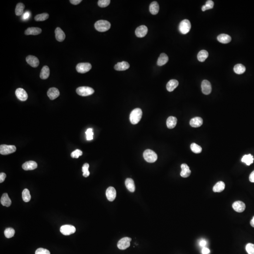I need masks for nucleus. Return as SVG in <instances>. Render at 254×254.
I'll list each match as a JSON object with an SVG mask.
<instances>
[{"label":"nucleus","mask_w":254,"mask_h":254,"mask_svg":"<svg viewBox=\"0 0 254 254\" xmlns=\"http://www.w3.org/2000/svg\"><path fill=\"white\" fill-rule=\"evenodd\" d=\"M225 184L222 181H219L216 184L213 188V191L215 193H220L224 190Z\"/></svg>","instance_id":"obj_31"},{"label":"nucleus","mask_w":254,"mask_h":254,"mask_svg":"<svg viewBox=\"0 0 254 254\" xmlns=\"http://www.w3.org/2000/svg\"><path fill=\"white\" fill-rule=\"evenodd\" d=\"M89 164L88 163H85L83 165L82 167V171L83 172V176L84 177H87L89 176L90 173L89 171Z\"/></svg>","instance_id":"obj_41"},{"label":"nucleus","mask_w":254,"mask_h":254,"mask_svg":"<svg viewBox=\"0 0 254 254\" xmlns=\"http://www.w3.org/2000/svg\"><path fill=\"white\" fill-rule=\"evenodd\" d=\"M42 32V29L38 27H29L25 32V35H36L39 34Z\"/></svg>","instance_id":"obj_19"},{"label":"nucleus","mask_w":254,"mask_h":254,"mask_svg":"<svg viewBox=\"0 0 254 254\" xmlns=\"http://www.w3.org/2000/svg\"><path fill=\"white\" fill-rule=\"evenodd\" d=\"M250 224L252 227H254V217H253V218L250 221Z\"/></svg>","instance_id":"obj_53"},{"label":"nucleus","mask_w":254,"mask_h":254,"mask_svg":"<svg viewBox=\"0 0 254 254\" xmlns=\"http://www.w3.org/2000/svg\"><path fill=\"white\" fill-rule=\"evenodd\" d=\"M142 116V111L141 109L137 108L133 110L130 114V121L133 124H136L141 120Z\"/></svg>","instance_id":"obj_2"},{"label":"nucleus","mask_w":254,"mask_h":254,"mask_svg":"<svg viewBox=\"0 0 254 254\" xmlns=\"http://www.w3.org/2000/svg\"><path fill=\"white\" fill-rule=\"evenodd\" d=\"M26 61L33 68H37L40 63L37 57L32 55L28 56L26 58Z\"/></svg>","instance_id":"obj_13"},{"label":"nucleus","mask_w":254,"mask_h":254,"mask_svg":"<svg viewBox=\"0 0 254 254\" xmlns=\"http://www.w3.org/2000/svg\"><path fill=\"white\" fill-rule=\"evenodd\" d=\"M253 161H254V158L253 156L250 154L245 155L243 156L241 159V161L242 163H246L248 166H249L252 163H253Z\"/></svg>","instance_id":"obj_33"},{"label":"nucleus","mask_w":254,"mask_h":254,"mask_svg":"<svg viewBox=\"0 0 254 254\" xmlns=\"http://www.w3.org/2000/svg\"><path fill=\"white\" fill-rule=\"evenodd\" d=\"M144 158L146 161L149 163H153L155 162L158 159V156L156 153L150 149H147L143 153Z\"/></svg>","instance_id":"obj_3"},{"label":"nucleus","mask_w":254,"mask_h":254,"mask_svg":"<svg viewBox=\"0 0 254 254\" xmlns=\"http://www.w3.org/2000/svg\"><path fill=\"white\" fill-rule=\"evenodd\" d=\"M82 1V0H70V2L71 4H74V5H78V4H80Z\"/></svg>","instance_id":"obj_49"},{"label":"nucleus","mask_w":254,"mask_h":254,"mask_svg":"<svg viewBox=\"0 0 254 254\" xmlns=\"http://www.w3.org/2000/svg\"><path fill=\"white\" fill-rule=\"evenodd\" d=\"M159 5L156 1H153L150 4L149 10L151 13L153 15H156L159 11Z\"/></svg>","instance_id":"obj_30"},{"label":"nucleus","mask_w":254,"mask_h":254,"mask_svg":"<svg viewBox=\"0 0 254 254\" xmlns=\"http://www.w3.org/2000/svg\"><path fill=\"white\" fill-rule=\"evenodd\" d=\"M206 245H207V241L205 240H201L200 242V246L203 247V248L205 247Z\"/></svg>","instance_id":"obj_52"},{"label":"nucleus","mask_w":254,"mask_h":254,"mask_svg":"<svg viewBox=\"0 0 254 254\" xmlns=\"http://www.w3.org/2000/svg\"><path fill=\"white\" fill-rule=\"evenodd\" d=\"M214 2L211 0H208L206 1V4L202 6V11H205L206 10L211 9L214 7Z\"/></svg>","instance_id":"obj_40"},{"label":"nucleus","mask_w":254,"mask_h":254,"mask_svg":"<svg viewBox=\"0 0 254 254\" xmlns=\"http://www.w3.org/2000/svg\"><path fill=\"white\" fill-rule=\"evenodd\" d=\"M16 147L13 145H1L0 146V153L2 155H8L16 152Z\"/></svg>","instance_id":"obj_6"},{"label":"nucleus","mask_w":254,"mask_h":254,"mask_svg":"<svg viewBox=\"0 0 254 254\" xmlns=\"http://www.w3.org/2000/svg\"><path fill=\"white\" fill-rule=\"evenodd\" d=\"M111 27V24L108 21L100 20L96 22L95 28L97 31L100 32L107 31Z\"/></svg>","instance_id":"obj_1"},{"label":"nucleus","mask_w":254,"mask_h":254,"mask_svg":"<svg viewBox=\"0 0 254 254\" xmlns=\"http://www.w3.org/2000/svg\"><path fill=\"white\" fill-rule=\"evenodd\" d=\"M82 152L81 150L76 149L71 153V156L72 158H78L80 156L82 155Z\"/></svg>","instance_id":"obj_44"},{"label":"nucleus","mask_w":254,"mask_h":254,"mask_svg":"<svg viewBox=\"0 0 254 254\" xmlns=\"http://www.w3.org/2000/svg\"><path fill=\"white\" fill-rule=\"evenodd\" d=\"M25 8L24 4L22 3H18L16 5V9H15V13L18 16H20L22 15L24 13V8Z\"/></svg>","instance_id":"obj_35"},{"label":"nucleus","mask_w":254,"mask_h":254,"mask_svg":"<svg viewBox=\"0 0 254 254\" xmlns=\"http://www.w3.org/2000/svg\"><path fill=\"white\" fill-rule=\"evenodd\" d=\"M203 124V120L200 117H196L191 120L190 124L192 127L198 128Z\"/></svg>","instance_id":"obj_22"},{"label":"nucleus","mask_w":254,"mask_h":254,"mask_svg":"<svg viewBox=\"0 0 254 254\" xmlns=\"http://www.w3.org/2000/svg\"><path fill=\"white\" fill-rule=\"evenodd\" d=\"M130 67L129 64L126 61L118 62L115 66V69L116 71H125L127 70Z\"/></svg>","instance_id":"obj_20"},{"label":"nucleus","mask_w":254,"mask_h":254,"mask_svg":"<svg viewBox=\"0 0 254 254\" xmlns=\"http://www.w3.org/2000/svg\"><path fill=\"white\" fill-rule=\"evenodd\" d=\"M148 32V28L145 25H142L138 27L135 31V34L137 37L142 38L145 37Z\"/></svg>","instance_id":"obj_11"},{"label":"nucleus","mask_w":254,"mask_h":254,"mask_svg":"<svg viewBox=\"0 0 254 254\" xmlns=\"http://www.w3.org/2000/svg\"><path fill=\"white\" fill-rule=\"evenodd\" d=\"M191 28V24L190 21L188 19H184L182 20L180 23L179 25V30L181 33L184 34H186L189 33Z\"/></svg>","instance_id":"obj_5"},{"label":"nucleus","mask_w":254,"mask_h":254,"mask_svg":"<svg viewBox=\"0 0 254 254\" xmlns=\"http://www.w3.org/2000/svg\"><path fill=\"white\" fill-rule=\"evenodd\" d=\"M15 231L14 229L12 228H7L5 229L4 231V235L5 237L7 238H11L13 237L14 235Z\"/></svg>","instance_id":"obj_38"},{"label":"nucleus","mask_w":254,"mask_h":254,"mask_svg":"<svg viewBox=\"0 0 254 254\" xmlns=\"http://www.w3.org/2000/svg\"><path fill=\"white\" fill-rule=\"evenodd\" d=\"M234 72L236 74L241 75L244 73L246 71V68L242 64H237L234 68Z\"/></svg>","instance_id":"obj_34"},{"label":"nucleus","mask_w":254,"mask_h":254,"mask_svg":"<svg viewBox=\"0 0 254 254\" xmlns=\"http://www.w3.org/2000/svg\"><path fill=\"white\" fill-rule=\"evenodd\" d=\"M6 177V174L4 173H1L0 174V183H3L4 181L5 180Z\"/></svg>","instance_id":"obj_47"},{"label":"nucleus","mask_w":254,"mask_h":254,"mask_svg":"<svg viewBox=\"0 0 254 254\" xmlns=\"http://www.w3.org/2000/svg\"><path fill=\"white\" fill-rule=\"evenodd\" d=\"M232 208L236 212L241 213L245 210L246 205L242 201H236L232 204Z\"/></svg>","instance_id":"obj_15"},{"label":"nucleus","mask_w":254,"mask_h":254,"mask_svg":"<svg viewBox=\"0 0 254 254\" xmlns=\"http://www.w3.org/2000/svg\"><path fill=\"white\" fill-rule=\"evenodd\" d=\"M60 232L64 235H69L76 231V228L73 225H64L60 227Z\"/></svg>","instance_id":"obj_8"},{"label":"nucleus","mask_w":254,"mask_h":254,"mask_svg":"<svg viewBox=\"0 0 254 254\" xmlns=\"http://www.w3.org/2000/svg\"><path fill=\"white\" fill-rule=\"evenodd\" d=\"M60 92L58 89L56 88H51L47 92V95L51 100H54L59 96Z\"/></svg>","instance_id":"obj_16"},{"label":"nucleus","mask_w":254,"mask_h":254,"mask_svg":"<svg viewBox=\"0 0 254 254\" xmlns=\"http://www.w3.org/2000/svg\"><path fill=\"white\" fill-rule=\"evenodd\" d=\"M106 196L107 199L110 201H113L116 197V191L113 187H109L106 191Z\"/></svg>","instance_id":"obj_14"},{"label":"nucleus","mask_w":254,"mask_h":254,"mask_svg":"<svg viewBox=\"0 0 254 254\" xmlns=\"http://www.w3.org/2000/svg\"><path fill=\"white\" fill-rule=\"evenodd\" d=\"M17 98L22 101H25L27 99L28 95L27 92L22 88H18L16 89L15 92Z\"/></svg>","instance_id":"obj_10"},{"label":"nucleus","mask_w":254,"mask_h":254,"mask_svg":"<svg viewBox=\"0 0 254 254\" xmlns=\"http://www.w3.org/2000/svg\"><path fill=\"white\" fill-rule=\"evenodd\" d=\"M125 186L129 191L132 193L135 191V184L132 179L130 178H127L125 181Z\"/></svg>","instance_id":"obj_29"},{"label":"nucleus","mask_w":254,"mask_h":254,"mask_svg":"<svg viewBox=\"0 0 254 254\" xmlns=\"http://www.w3.org/2000/svg\"><path fill=\"white\" fill-rule=\"evenodd\" d=\"M22 199L25 202H29L31 200V196L30 191L27 189H25L22 191Z\"/></svg>","instance_id":"obj_36"},{"label":"nucleus","mask_w":254,"mask_h":254,"mask_svg":"<svg viewBox=\"0 0 254 254\" xmlns=\"http://www.w3.org/2000/svg\"><path fill=\"white\" fill-rule=\"evenodd\" d=\"M30 12L27 11V12H25V13L23 14V18L24 19V20H27V19L28 18H29V17H30Z\"/></svg>","instance_id":"obj_50"},{"label":"nucleus","mask_w":254,"mask_h":254,"mask_svg":"<svg viewBox=\"0 0 254 254\" xmlns=\"http://www.w3.org/2000/svg\"><path fill=\"white\" fill-rule=\"evenodd\" d=\"M169 61L168 56L165 53H161L157 61V65L159 66H163L166 64Z\"/></svg>","instance_id":"obj_27"},{"label":"nucleus","mask_w":254,"mask_h":254,"mask_svg":"<svg viewBox=\"0 0 254 254\" xmlns=\"http://www.w3.org/2000/svg\"><path fill=\"white\" fill-rule=\"evenodd\" d=\"M181 167L182 169V171L180 173L181 176L184 178H186L189 177L191 174V171L188 165L186 164H182L181 166Z\"/></svg>","instance_id":"obj_18"},{"label":"nucleus","mask_w":254,"mask_h":254,"mask_svg":"<svg viewBox=\"0 0 254 254\" xmlns=\"http://www.w3.org/2000/svg\"><path fill=\"white\" fill-rule=\"evenodd\" d=\"M217 40L222 44H228L231 41V38L230 35L227 34H221L217 36Z\"/></svg>","instance_id":"obj_23"},{"label":"nucleus","mask_w":254,"mask_h":254,"mask_svg":"<svg viewBox=\"0 0 254 254\" xmlns=\"http://www.w3.org/2000/svg\"><path fill=\"white\" fill-rule=\"evenodd\" d=\"M49 17V15L46 13L36 15L34 18V19L36 21H44L46 20Z\"/></svg>","instance_id":"obj_37"},{"label":"nucleus","mask_w":254,"mask_h":254,"mask_svg":"<svg viewBox=\"0 0 254 254\" xmlns=\"http://www.w3.org/2000/svg\"><path fill=\"white\" fill-rule=\"evenodd\" d=\"M35 254H51L48 249L44 248H39L35 251Z\"/></svg>","instance_id":"obj_46"},{"label":"nucleus","mask_w":254,"mask_h":254,"mask_svg":"<svg viewBox=\"0 0 254 254\" xmlns=\"http://www.w3.org/2000/svg\"><path fill=\"white\" fill-rule=\"evenodd\" d=\"M131 241V239L130 238H123L118 241L117 243V247L121 250L127 249L130 246Z\"/></svg>","instance_id":"obj_9"},{"label":"nucleus","mask_w":254,"mask_h":254,"mask_svg":"<svg viewBox=\"0 0 254 254\" xmlns=\"http://www.w3.org/2000/svg\"><path fill=\"white\" fill-rule=\"evenodd\" d=\"M86 135L87 136V140H91L93 139V129H88L86 131Z\"/></svg>","instance_id":"obj_45"},{"label":"nucleus","mask_w":254,"mask_h":254,"mask_svg":"<svg viewBox=\"0 0 254 254\" xmlns=\"http://www.w3.org/2000/svg\"><path fill=\"white\" fill-rule=\"evenodd\" d=\"M208 53L207 51L205 50H202L200 51V52L198 53L197 55L198 59L199 61L203 62L205 61L208 57Z\"/></svg>","instance_id":"obj_32"},{"label":"nucleus","mask_w":254,"mask_h":254,"mask_svg":"<svg viewBox=\"0 0 254 254\" xmlns=\"http://www.w3.org/2000/svg\"><path fill=\"white\" fill-rule=\"evenodd\" d=\"M76 93L81 96H89L91 95L94 93V90L90 87L82 86L77 88L76 89Z\"/></svg>","instance_id":"obj_4"},{"label":"nucleus","mask_w":254,"mask_h":254,"mask_svg":"<svg viewBox=\"0 0 254 254\" xmlns=\"http://www.w3.org/2000/svg\"><path fill=\"white\" fill-rule=\"evenodd\" d=\"M91 68L92 65L90 63H81L76 65V69L79 73L85 74L89 72Z\"/></svg>","instance_id":"obj_7"},{"label":"nucleus","mask_w":254,"mask_h":254,"mask_svg":"<svg viewBox=\"0 0 254 254\" xmlns=\"http://www.w3.org/2000/svg\"><path fill=\"white\" fill-rule=\"evenodd\" d=\"M1 203L3 206L7 207H10L11 204V201L8 197V194L7 193H4L1 197Z\"/></svg>","instance_id":"obj_24"},{"label":"nucleus","mask_w":254,"mask_h":254,"mask_svg":"<svg viewBox=\"0 0 254 254\" xmlns=\"http://www.w3.org/2000/svg\"><path fill=\"white\" fill-rule=\"evenodd\" d=\"M249 181L252 183H254V170L251 172L250 175L249 176Z\"/></svg>","instance_id":"obj_51"},{"label":"nucleus","mask_w":254,"mask_h":254,"mask_svg":"<svg viewBox=\"0 0 254 254\" xmlns=\"http://www.w3.org/2000/svg\"><path fill=\"white\" fill-rule=\"evenodd\" d=\"M177 123V119L174 116H170L167 120V126L170 129H173L176 127Z\"/></svg>","instance_id":"obj_26"},{"label":"nucleus","mask_w":254,"mask_h":254,"mask_svg":"<svg viewBox=\"0 0 254 254\" xmlns=\"http://www.w3.org/2000/svg\"><path fill=\"white\" fill-rule=\"evenodd\" d=\"M201 252H202V254H210V249H208L207 248L204 247V248H203L202 249Z\"/></svg>","instance_id":"obj_48"},{"label":"nucleus","mask_w":254,"mask_h":254,"mask_svg":"<svg viewBox=\"0 0 254 254\" xmlns=\"http://www.w3.org/2000/svg\"><path fill=\"white\" fill-rule=\"evenodd\" d=\"M55 32L56 40L60 42L64 41V40L65 39V35L63 30L60 27H57L56 29Z\"/></svg>","instance_id":"obj_21"},{"label":"nucleus","mask_w":254,"mask_h":254,"mask_svg":"<svg viewBox=\"0 0 254 254\" xmlns=\"http://www.w3.org/2000/svg\"><path fill=\"white\" fill-rule=\"evenodd\" d=\"M50 74L49 68L47 65H45L42 69L40 73V78L42 79L45 80L48 78Z\"/></svg>","instance_id":"obj_28"},{"label":"nucleus","mask_w":254,"mask_h":254,"mask_svg":"<svg viewBox=\"0 0 254 254\" xmlns=\"http://www.w3.org/2000/svg\"><path fill=\"white\" fill-rule=\"evenodd\" d=\"M110 2L111 1L110 0H99L98 1V4L100 7L105 8L109 5Z\"/></svg>","instance_id":"obj_42"},{"label":"nucleus","mask_w":254,"mask_h":254,"mask_svg":"<svg viewBox=\"0 0 254 254\" xmlns=\"http://www.w3.org/2000/svg\"><path fill=\"white\" fill-rule=\"evenodd\" d=\"M22 168L25 170H35L37 167V164L35 161H27L22 165Z\"/></svg>","instance_id":"obj_17"},{"label":"nucleus","mask_w":254,"mask_h":254,"mask_svg":"<svg viewBox=\"0 0 254 254\" xmlns=\"http://www.w3.org/2000/svg\"><path fill=\"white\" fill-rule=\"evenodd\" d=\"M246 250L248 254H254V244L252 243L247 244Z\"/></svg>","instance_id":"obj_43"},{"label":"nucleus","mask_w":254,"mask_h":254,"mask_svg":"<svg viewBox=\"0 0 254 254\" xmlns=\"http://www.w3.org/2000/svg\"><path fill=\"white\" fill-rule=\"evenodd\" d=\"M201 89L202 93L205 95H208L211 93L212 88L210 83L208 80H204L201 83Z\"/></svg>","instance_id":"obj_12"},{"label":"nucleus","mask_w":254,"mask_h":254,"mask_svg":"<svg viewBox=\"0 0 254 254\" xmlns=\"http://www.w3.org/2000/svg\"><path fill=\"white\" fill-rule=\"evenodd\" d=\"M178 81L176 80H171L167 82V84L166 88L167 91L169 92H172L178 86Z\"/></svg>","instance_id":"obj_25"},{"label":"nucleus","mask_w":254,"mask_h":254,"mask_svg":"<svg viewBox=\"0 0 254 254\" xmlns=\"http://www.w3.org/2000/svg\"><path fill=\"white\" fill-rule=\"evenodd\" d=\"M191 149L192 152L195 153H201L202 151V148L201 146H200L194 143L191 144Z\"/></svg>","instance_id":"obj_39"}]
</instances>
